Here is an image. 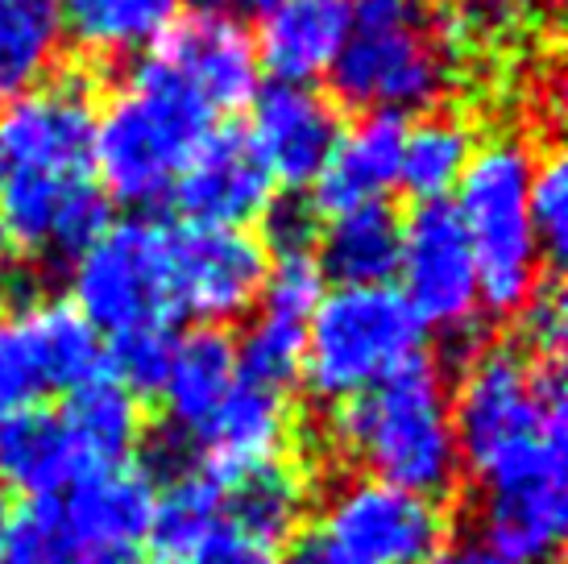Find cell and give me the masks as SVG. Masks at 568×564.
<instances>
[{"label": "cell", "instance_id": "12", "mask_svg": "<svg viewBox=\"0 0 568 564\" xmlns=\"http://www.w3.org/2000/svg\"><path fill=\"white\" fill-rule=\"evenodd\" d=\"M266 266V245L250 229H212V224L166 229L171 312L195 315L204 329H224L250 312Z\"/></svg>", "mask_w": 568, "mask_h": 564}, {"label": "cell", "instance_id": "42", "mask_svg": "<svg viewBox=\"0 0 568 564\" xmlns=\"http://www.w3.org/2000/svg\"><path fill=\"white\" fill-rule=\"evenodd\" d=\"M419 4H469V0H419Z\"/></svg>", "mask_w": 568, "mask_h": 564}, {"label": "cell", "instance_id": "3", "mask_svg": "<svg viewBox=\"0 0 568 564\" xmlns=\"http://www.w3.org/2000/svg\"><path fill=\"white\" fill-rule=\"evenodd\" d=\"M212 112L150 54L104 100L92 125V174L109 204H159L174 191Z\"/></svg>", "mask_w": 568, "mask_h": 564}, {"label": "cell", "instance_id": "1", "mask_svg": "<svg viewBox=\"0 0 568 564\" xmlns=\"http://www.w3.org/2000/svg\"><path fill=\"white\" fill-rule=\"evenodd\" d=\"M92 92L59 75L0 109V245L17 258H80L109 229L92 174Z\"/></svg>", "mask_w": 568, "mask_h": 564}, {"label": "cell", "instance_id": "4", "mask_svg": "<svg viewBox=\"0 0 568 564\" xmlns=\"http://www.w3.org/2000/svg\"><path fill=\"white\" fill-rule=\"evenodd\" d=\"M345 21V47L328 67L341 104L403 121L440 100L453 63L419 0H348Z\"/></svg>", "mask_w": 568, "mask_h": 564}, {"label": "cell", "instance_id": "22", "mask_svg": "<svg viewBox=\"0 0 568 564\" xmlns=\"http://www.w3.org/2000/svg\"><path fill=\"white\" fill-rule=\"evenodd\" d=\"M237 341L224 329H191L187 336H174L171 365L162 377V403L179 436H195L212 411L221 407L229 391L237 386Z\"/></svg>", "mask_w": 568, "mask_h": 564}, {"label": "cell", "instance_id": "7", "mask_svg": "<svg viewBox=\"0 0 568 564\" xmlns=\"http://www.w3.org/2000/svg\"><path fill=\"white\" fill-rule=\"evenodd\" d=\"M474 477L477 544L503 564H560L568 535V420L498 449Z\"/></svg>", "mask_w": 568, "mask_h": 564}, {"label": "cell", "instance_id": "23", "mask_svg": "<svg viewBox=\"0 0 568 564\" xmlns=\"http://www.w3.org/2000/svg\"><path fill=\"white\" fill-rule=\"evenodd\" d=\"M221 494L224 527H233V532H241L245 540L270 552L286 540H295V532L307 518V506H312L307 473H303L300 461H286V456L224 482Z\"/></svg>", "mask_w": 568, "mask_h": 564}, {"label": "cell", "instance_id": "20", "mask_svg": "<svg viewBox=\"0 0 568 564\" xmlns=\"http://www.w3.org/2000/svg\"><path fill=\"white\" fill-rule=\"evenodd\" d=\"M407 125L398 117H362L353 129H341L324 171L316 174V212L386 204V191L398 188V154Z\"/></svg>", "mask_w": 568, "mask_h": 564}, {"label": "cell", "instance_id": "29", "mask_svg": "<svg viewBox=\"0 0 568 564\" xmlns=\"http://www.w3.org/2000/svg\"><path fill=\"white\" fill-rule=\"evenodd\" d=\"M216 527H224L221 482L204 470H183L166 477V486L159 490L145 544L162 564H183Z\"/></svg>", "mask_w": 568, "mask_h": 564}, {"label": "cell", "instance_id": "6", "mask_svg": "<svg viewBox=\"0 0 568 564\" xmlns=\"http://www.w3.org/2000/svg\"><path fill=\"white\" fill-rule=\"evenodd\" d=\"M536 150L523 138H494L477 145L457 183V216L477 262V291L489 312L510 315L539 291L544 253L527 216V188Z\"/></svg>", "mask_w": 568, "mask_h": 564}, {"label": "cell", "instance_id": "36", "mask_svg": "<svg viewBox=\"0 0 568 564\" xmlns=\"http://www.w3.org/2000/svg\"><path fill=\"white\" fill-rule=\"evenodd\" d=\"M183 564H274V552L245 540L233 527H216Z\"/></svg>", "mask_w": 568, "mask_h": 564}, {"label": "cell", "instance_id": "30", "mask_svg": "<svg viewBox=\"0 0 568 564\" xmlns=\"http://www.w3.org/2000/svg\"><path fill=\"white\" fill-rule=\"evenodd\" d=\"M324 299V274L312 253H278L266 266L262 291H257V315L283 329L307 332Z\"/></svg>", "mask_w": 568, "mask_h": 564}, {"label": "cell", "instance_id": "25", "mask_svg": "<svg viewBox=\"0 0 568 564\" xmlns=\"http://www.w3.org/2000/svg\"><path fill=\"white\" fill-rule=\"evenodd\" d=\"M80 456L67 440L59 415L21 411L0 420V482L26 502H54L80 482Z\"/></svg>", "mask_w": 568, "mask_h": 564}, {"label": "cell", "instance_id": "28", "mask_svg": "<svg viewBox=\"0 0 568 564\" xmlns=\"http://www.w3.org/2000/svg\"><path fill=\"white\" fill-rule=\"evenodd\" d=\"M474 150L477 141L469 121L448 117V112H427L419 125L403 133L398 188L415 195L419 204H440L448 191H457Z\"/></svg>", "mask_w": 568, "mask_h": 564}, {"label": "cell", "instance_id": "34", "mask_svg": "<svg viewBox=\"0 0 568 564\" xmlns=\"http://www.w3.org/2000/svg\"><path fill=\"white\" fill-rule=\"evenodd\" d=\"M519 329H523V353L527 357L560 361V349H565V336H568L565 295L556 286H539L536 295L523 303Z\"/></svg>", "mask_w": 568, "mask_h": 564}, {"label": "cell", "instance_id": "21", "mask_svg": "<svg viewBox=\"0 0 568 564\" xmlns=\"http://www.w3.org/2000/svg\"><path fill=\"white\" fill-rule=\"evenodd\" d=\"M71 449L80 456V470H121L133 465V456L145 440V415L142 399L129 394L116 377L100 374L67 394L59 411Z\"/></svg>", "mask_w": 568, "mask_h": 564}, {"label": "cell", "instance_id": "17", "mask_svg": "<svg viewBox=\"0 0 568 564\" xmlns=\"http://www.w3.org/2000/svg\"><path fill=\"white\" fill-rule=\"evenodd\" d=\"M291 427H295V420H291L286 391H270V386L237 377V386L212 411V420L195 436H187L191 453H195V470H204L207 477H216L224 486L241 473L286 456Z\"/></svg>", "mask_w": 568, "mask_h": 564}, {"label": "cell", "instance_id": "2", "mask_svg": "<svg viewBox=\"0 0 568 564\" xmlns=\"http://www.w3.org/2000/svg\"><path fill=\"white\" fill-rule=\"evenodd\" d=\"M328 436L365 477L432 502L448 498L465 473L444 374L427 357L410 361L378 391L341 403L328 420Z\"/></svg>", "mask_w": 568, "mask_h": 564}, {"label": "cell", "instance_id": "5", "mask_svg": "<svg viewBox=\"0 0 568 564\" xmlns=\"http://www.w3.org/2000/svg\"><path fill=\"white\" fill-rule=\"evenodd\" d=\"M424 332L398 286L324 291L303 336V386L332 407L353 403L424 357Z\"/></svg>", "mask_w": 568, "mask_h": 564}, {"label": "cell", "instance_id": "26", "mask_svg": "<svg viewBox=\"0 0 568 564\" xmlns=\"http://www.w3.org/2000/svg\"><path fill=\"white\" fill-rule=\"evenodd\" d=\"M63 33L88 54H133L159 47L183 17V0H59Z\"/></svg>", "mask_w": 568, "mask_h": 564}, {"label": "cell", "instance_id": "38", "mask_svg": "<svg viewBox=\"0 0 568 564\" xmlns=\"http://www.w3.org/2000/svg\"><path fill=\"white\" fill-rule=\"evenodd\" d=\"M63 564H129V556H112V552H100V548H71Z\"/></svg>", "mask_w": 568, "mask_h": 564}, {"label": "cell", "instance_id": "41", "mask_svg": "<svg viewBox=\"0 0 568 564\" xmlns=\"http://www.w3.org/2000/svg\"><path fill=\"white\" fill-rule=\"evenodd\" d=\"M9 515H13V506H9V490H4V482H0V532L9 527Z\"/></svg>", "mask_w": 568, "mask_h": 564}, {"label": "cell", "instance_id": "14", "mask_svg": "<svg viewBox=\"0 0 568 564\" xmlns=\"http://www.w3.org/2000/svg\"><path fill=\"white\" fill-rule=\"evenodd\" d=\"M154 59L212 117L241 109V104H250L253 95H257L262 67H257L253 33L233 13L200 9V13L179 17L171 33L154 47Z\"/></svg>", "mask_w": 568, "mask_h": 564}, {"label": "cell", "instance_id": "39", "mask_svg": "<svg viewBox=\"0 0 568 564\" xmlns=\"http://www.w3.org/2000/svg\"><path fill=\"white\" fill-rule=\"evenodd\" d=\"M274 564H332V561L316 548V544H312V540H307V544H295L283 561H274Z\"/></svg>", "mask_w": 568, "mask_h": 564}, {"label": "cell", "instance_id": "10", "mask_svg": "<svg viewBox=\"0 0 568 564\" xmlns=\"http://www.w3.org/2000/svg\"><path fill=\"white\" fill-rule=\"evenodd\" d=\"M104 374V341L71 299L26 303L0 315V420L38 411L50 394Z\"/></svg>", "mask_w": 568, "mask_h": 564}, {"label": "cell", "instance_id": "9", "mask_svg": "<svg viewBox=\"0 0 568 564\" xmlns=\"http://www.w3.org/2000/svg\"><path fill=\"white\" fill-rule=\"evenodd\" d=\"M312 544L332 564H432L448 548V515L378 477H348L324 502Z\"/></svg>", "mask_w": 568, "mask_h": 564}, {"label": "cell", "instance_id": "40", "mask_svg": "<svg viewBox=\"0 0 568 564\" xmlns=\"http://www.w3.org/2000/svg\"><path fill=\"white\" fill-rule=\"evenodd\" d=\"M253 4H266V0H207V9H216V13H233V9H253Z\"/></svg>", "mask_w": 568, "mask_h": 564}, {"label": "cell", "instance_id": "8", "mask_svg": "<svg viewBox=\"0 0 568 564\" xmlns=\"http://www.w3.org/2000/svg\"><path fill=\"white\" fill-rule=\"evenodd\" d=\"M465 361L469 365L448 407H453L460 465L469 473H477L498 449L515 444L527 432L568 420L565 382L556 361H536L510 345L481 349Z\"/></svg>", "mask_w": 568, "mask_h": 564}, {"label": "cell", "instance_id": "15", "mask_svg": "<svg viewBox=\"0 0 568 564\" xmlns=\"http://www.w3.org/2000/svg\"><path fill=\"white\" fill-rule=\"evenodd\" d=\"M174 200L187 212V224L245 229L270 208L274 179L245 129H212L174 179Z\"/></svg>", "mask_w": 568, "mask_h": 564}, {"label": "cell", "instance_id": "13", "mask_svg": "<svg viewBox=\"0 0 568 564\" xmlns=\"http://www.w3.org/2000/svg\"><path fill=\"white\" fill-rule=\"evenodd\" d=\"M398 274H403V299L424 329H436L444 336H460L474 329L477 308H481L477 262L465 224L448 200L419 204L403 220Z\"/></svg>", "mask_w": 568, "mask_h": 564}, {"label": "cell", "instance_id": "32", "mask_svg": "<svg viewBox=\"0 0 568 564\" xmlns=\"http://www.w3.org/2000/svg\"><path fill=\"white\" fill-rule=\"evenodd\" d=\"M171 349H174V332L166 320H159V324H138V329L112 336L104 365H112L109 377H116L129 394L142 399V394H159L166 365H171Z\"/></svg>", "mask_w": 568, "mask_h": 564}, {"label": "cell", "instance_id": "31", "mask_svg": "<svg viewBox=\"0 0 568 564\" xmlns=\"http://www.w3.org/2000/svg\"><path fill=\"white\" fill-rule=\"evenodd\" d=\"M71 548L59 502H26L0 532V564H63Z\"/></svg>", "mask_w": 568, "mask_h": 564}, {"label": "cell", "instance_id": "11", "mask_svg": "<svg viewBox=\"0 0 568 564\" xmlns=\"http://www.w3.org/2000/svg\"><path fill=\"white\" fill-rule=\"evenodd\" d=\"M71 308L95 332H109V336L138 329V324L171 320L166 224H150V220L109 224L75 258Z\"/></svg>", "mask_w": 568, "mask_h": 564}, {"label": "cell", "instance_id": "35", "mask_svg": "<svg viewBox=\"0 0 568 564\" xmlns=\"http://www.w3.org/2000/svg\"><path fill=\"white\" fill-rule=\"evenodd\" d=\"M262 220H266V241L270 250H274V258L278 253H312V241L320 236V212L303 195L270 200Z\"/></svg>", "mask_w": 568, "mask_h": 564}, {"label": "cell", "instance_id": "19", "mask_svg": "<svg viewBox=\"0 0 568 564\" xmlns=\"http://www.w3.org/2000/svg\"><path fill=\"white\" fill-rule=\"evenodd\" d=\"M345 0H266L257 17V67L274 83H312L345 47Z\"/></svg>", "mask_w": 568, "mask_h": 564}, {"label": "cell", "instance_id": "27", "mask_svg": "<svg viewBox=\"0 0 568 564\" xmlns=\"http://www.w3.org/2000/svg\"><path fill=\"white\" fill-rule=\"evenodd\" d=\"M63 38L59 0H0V95L13 100L47 83Z\"/></svg>", "mask_w": 568, "mask_h": 564}, {"label": "cell", "instance_id": "24", "mask_svg": "<svg viewBox=\"0 0 568 564\" xmlns=\"http://www.w3.org/2000/svg\"><path fill=\"white\" fill-rule=\"evenodd\" d=\"M403 258V216L390 204L336 212L320 229L316 266L336 286H390Z\"/></svg>", "mask_w": 568, "mask_h": 564}, {"label": "cell", "instance_id": "16", "mask_svg": "<svg viewBox=\"0 0 568 564\" xmlns=\"http://www.w3.org/2000/svg\"><path fill=\"white\" fill-rule=\"evenodd\" d=\"M341 112L312 83H270L253 95V125L245 129L270 179L316 183L341 138Z\"/></svg>", "mask_w": 568, "mask_h": 564}, {"label": "cell", "instance_id": "37", "mask_svg": "<svg viewBox=\"0 0 568 564\" xmlns=\"http://www.w3.org/2000/svg\"><path fill=\"white\" fill-rule=\"evenodd\" d=\"M432 564H503L494 552H486L481 544H448Z\"/></svg>", "mask_w": 568, "mask_h": 564}, {"label": "cell", "instance_id": "33", "mask_svg": "<svg viewBox=\"0 0 568 564\" xmlns=\"http://www.w3.org/2000/svg\"><path fill=\"white\" fill-rule=\"evenodd\" d=\"M527 216H531L539 253L560 262L568 241V171L560 154L536 158L531 188H527Z\"/></svg>", "mask_w": 568, "mask_h": 564}, {"label": "cell", "instance_id": "18", "mask_svg": "<svg viewBox=\"0 0 568 564\" xmlns=\"http://www.w3.org/2000/svg\"><path fill=\"white\" fill-rule=\"evenodd\" d=\"M154 498H159L154 473L138 465L80 473V482L71 486V502L63 506L71 544L133 556L150 535Z\"/></svg>", "mask_w": 568, "mask_h": 564}]
</instances>
